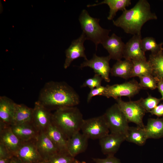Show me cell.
<instances>
[{
	"label": "cell",
	"instance_id": "6da1fadb",
	"mask_svg": "<svg viewBox=\"0 0 163 163\" xmlns=\"http://www.w3.org/2000/svg\"><path fill=\"white\" fill-rule=\"evenodd\" d=\"M39 102L50 110L74 107L80 103L78 94L64 82L51 81L46 82L40 91Z\"/></svg>",
	"mask_w": 163,
	"mask_h": 163
},
{
	"label": "cell",
	"instance_id": "7a4b0ae2",
	"mask_svg": "<svg viewBox=\"0 0 163 163\" xmlns=\"http://www.w3.org/2000/svg\"><path fill=\"white\" fill-rule=\"evenodd\" d=\"M157 19L155 14L151 12L148 2L140 0L133 8L123 11L113 22L114 25L121 28L126 33L133 35L141 34L142 28L146 22Z\"/></svg>",
	"mask_w": 163,
	"mask_h": 163
},
{
	"label": "cell",
	"instance_id": "3957f363",
	"mask_svg": "<svg viewBox=\"0 0 163 163\" xmlns=\"http://www.w3.org/2000/svg\"><path fill=\"white\" fill-rule=\"evenodd\" d=\"M83 120L81 112L75 106L59 108L52 115V122L68 139L79 131Z\"/></svg>",
	"mask_w": 163,
	"mask_h": 163
},
{
	"label": "cell",
	"instance_id": "277c9868",
	"mask_svg": "<svg viewBox=\"0 0 163 163\" xmlns=\"http://www.w3.org/2000/svg\"><path fill=\"white\" fill-rule=\"evenodd\" d=\"M78 20L87 40H90L94 43L97 50L98 45L102 44L109 37L111 30L101 27L99 24L100 19L91 17L85 9L82 11Z\"/></svg>",
	"mask_w": 163,
	"mask_h": 163
},
{
	"label": "cell",
	"instance_id": "5b68a950",
	"mask_svg": "<svg viewBox=\"0 0 163 163\" xmlns=\"http://www.w3.org/2000/svg\"><path fill=\"white\" fill-rule=\"evenodd\" d=\"M104 115L110 133L126 137L129 127V122L117 103L108 108Z\"/></svg>",
	"mask_w": 163,
	"mask_h": 163
},
{
	"label": "cell",
	"instance_id": "8992f818",
	"mask_svg": "<svg viewBox=\"0 0 163 163\" xmlns=\"http://www.w3.org/2000/svg\"><path fill=\"white\" fill-rule=\"evenodd\" d=\"M80 130L88 139H99L110 132L104 114L84 119Z\"/></svg>",
	"mask_w": 163,
	"mask_h": 163
},
{
	"label": "cell",
	"instance_id": "52a82bcc",
	"mask_svg": "<svg viewBox=\"0 0 163 163\" xmlns=\"http://www.w3.org/2000/svg\"><path fill=\"white\" fill-rule=\"evenodd\" d=\"M115 100L129 123L132 122L137 126L144 128L143 119L146 112L138 101L125 102L123 101L121 97Z\"/></svg>",
	"mask_w": 163,
	"mask_h": 163
},
{
	"label": "cell",
	"instance_id": "ba28073f",
	"mask_svg": "<svg viewBox=\"0 0 163 163\" xmlns=\"http://www.w3.org/2000/svg\"><path fill=\"white\" fill-rule=\"evenodd\" d=\"M103 95L107 98L112 97L116 100L122 96H126L129 98L138 94L142 89L139 83L135 80L120 84L112 85H107Z\"/></svg>",
	"mask_w": 163,
	"mask_h": 163
},
{
	"label": "cell",
	"instance_id": "9c48e42d",
	"mask_svg": "<svg viewBox=\"0 0 163 163\" xmlns=\"http://www.w3.org/2000/svg\"><path fill=\"white\" fill-rule=\"evenodd\" d=\"M111 59L109 56H99L96 54H93L92 58L85 60L82 63L79 68L89 67L92 69L95 74L101 76L104 81L109 82L110 81L109 74L111 68L109 61Z\"/></svg>",
	"mask_w": 163,
	"mask_h": 163
},
{
	"label": "cell",
	"instance_id": "30bf717a",
	"mask_svg": "<svg viewBox=\"0 0 163 163\" xmlns=\"http://www.w3.org/2000/svg\"><path fill=\"white\" fill-rule=\"evenodd\" d=\"M14 156L22 163H37L43 160L37 148L35 139L23 142Z\"/></svg>",
	"mask_w": 163,
	"mask_h": 163
},
{
	"label": "cell",
	"instance_id": "8fae6325",
	"mask_svg": "<svg viewBox=\"0 0 163 163\" xmlns=\"http://www.w3.org/2000/svg\"><path fill=\"white\" fill-rule=\"evenodd\" d=\"M87 40L85 34L82 32L77 39L73 40L69 46L66 50V58L64 64L65 69L68 68L72 62L80 57L84 58L85 60L88 59L85 53L84 43Z\"/></svg>",
	"mask_w": 163,
	"mask_h": 163
},
{
	"label": "cell",
	"instance_id": "7c38bea8",
	"mask_svg": "<svg viewBox=\"0 0 163 163\" xmlns=\"http://www.w3.org/2000/svg\"><path fill=\"white\" fill-rule=\"evenodd\" d=\"M52 114L44 106L36 101L33 108L32 123L39 132L44 131L52 121Z\"/></svg>",
	"mask_w": 163,
	"mask_h": 163
},
{
	"label": "cell",
	"instance_id": "4fadbf2b",
	"mask_svg": "<svg viewBox=\"0 0 163 163\" xmlns=\"http://www.w3.org/2000/svg\"><path fill=\"white\" fill-rule=\"evenodd\" d=\"M141 34L133 35L125 44L123 57L131 61L146 60L145 52L141 47Z\"/></svg>",
	"mask_w": 163,
	"mask_h": 163
},
{
	"label": "cell",
	"instance_id": "5bb4252c",
	"mask_svg": "<svg viewBox=\"0 0 163 163\" xmlns=\"http://www.w3.org/2000/svg\"><path fill=\"white\" fill-rule=\"evenodd\" d=\"M125 139L126 136L123 135L109 133L99 139L102 152L107 156H114Z\"/></svg>",
	"mask_w": 163,
	"mask_h": 163
},
{
	"label": "cell",
	"instance_id": "9a60e30c",
	"mask_svg": "<svg viewBox=\"0 0 163 163\" xmlns=\"http://www.w3.org/2000/svg\"><path fill=\"white\" fill-rule=\"evenodd\" d=\"M0 135V143L5 146L14 155L23 142L14 133L10 126L1 123Z\"/></svg>",
	"mask_w": 163,
	"mask_h": 163
},
{
	"label": "cell",
	"instance_id": "2e32d148",
	"mask_svg": "<svg viewBox=\"0 0 163 163\" xmlns=\"http://www.w3.org/2000/svg\"><path fill=\"white\" fill-rule=\"evenodd\" d=\"M35 140L37 149L43 160L48 161L60 152L44 131L39 132Z\"/></svg>",
	"mask_w": 163,
	"mask_h": 163
},
{
	"label": "cell",
	"instance_id": "e0dca14e",
	"mask_svg": "<svg viewBox=\"0 0 163 163\" xmlns=\"http://www.w3.org/2000/svg\"><path fill=\"white\" fill-rule=\"evenodd\" d=\"M101 44L107 51L111 59L117 61L123 58L125 44L121 38L115 33L109 36Z\"/></svg>",
	"mask_w": 163,
	"mask_h": 163
},
{
	"label": "cell",
	"instance_id": "ac0fdd59",
	"mask_svg": "<svg viewBox=\"0 0 163 163\" xmlns=\"http://www.w3.org/2000/svg\"><path fill=\"white\" fill-rule=\"evenodd\" d=\"M88 139L79 131L67 139V152L74 158L77 155L84 152L87 147Z\"/></svg>",
	"mask_w": 163,
	"mask_h": 163
},
{
	"label": "cell",
	"instance_id": "d6986e66",
	"mask_svg": "<svg viewBox=\"0 0 163 163\" xmlns=\"http://www.w3.org/2000/svg\"><path fill=\"white\" fill-rule=\"evenodd\" d=\"M43 131L50 139L60 152H68L67 150L68 139L52 121Z\"/></svg>",
	"mask_w": 163,
	"mask_h": 163
},
{
	"label": "cell",
	"instance_id": "ffe728a7",
	"mask_svg": "<svg viewBox=\"0 0 163 163\" xmlns=\"http://www.w3.org/2000/svg\"><path fill=\"white\" fill-rule=\"evenodd\" d=\"M15 103L5 96L0 97V121L7 125H12Z\"/></svg>",
	"mask_w": 163,
	"mask_h": 163
},
{
	"label": "cell",
	"instance_id": "44dd1931",
	"mask_svg": "<svg viewBox=\"0 0 163 163\" xmlns=\"http://www.w3.org/2000/svg\"><path fill=\"white\" fill-rule=\"evenodd\" d=\"M14 133L22 141H29L36 138L39 132L32 123L10 126Z\"/></svg>",
	"mask_w": 163,
	"mask_h": 163
},
{
	"label": "cell",
	"instance_id": "7402d4cb",
	"mask_svg": "<svg viewBox=\"0 0 163 163\" xmlns=\"http://www.w3.org/2000/svg\"><path fill=\"white\" fill-rule=\"evenodd\" d=\"M33 114V108L15 103L12 125L32 123Z\"/></svg>",
	"mask_w": 163,
	"mask_h": 163
},
{
	"label": "cell",
	"instance_id": "603a6c76",
	"mask_svg": "<svg viewBox=\"0 0 163 163\" xmlns=\"http://www.w3.org/2000/svg\"><path fill=\"white\" fill-rule=\"evenodd\" d=\"M132 67L131 60L126 59L117 60L111 68L110 73L112 76L127 79L131 78Z\"/></svg>",
	"mask_w": 163,
	"mask_h": 163
},
{
	"label": "cell",
	"instance_id": "cb8c5ba5",
	"mask_svg": "<svg viewBox=\"0 0 163 163\" xmlns=\"http://www.w3.org/2000/svg\"><path fill=\"white\" fill-rule=\"evenodd\" d=\"M131 3L130 0H104L99 3L88 5L87 7L95 6L103 4L107 5L110 8L107 19L109 20H111L116 15L118 11L121 10L123 11L126 9V7L130 5Z\"/></svg>",
	"mask_w": 163,
	"mask_h": 163
},
{
	"label": "cell",
	"instance_id": "d4e9b609",
	"mask_svg": "<svg viewBox=\"0 0 163 163\" xmlns=\"http://www.w3.org/2000/svg\"><path fill=\"white\" fill-rule=\"evenodd\" d=\"M144 129L148 139L163 137V118L148 119Z\"/></svg>",
	"mask_w": 163,
	"mask_h": 163
},
{
	"label": "cell",
	"instance_id": "484cf974",
	"mask_svg": "<svg viewBox=\"0 0 163 163\" xmlns=\"http://www.w3.org/2000/svg\"><path fill=\"white\" fill-rule=\"evenodd\" d=\"M148 61L152 67V75L157 82L163 81V51L156 54L151 53Z\"/></svg>",
	"mask_w": 163,
	"mask_h": 163
},
{
	"label": "cell",
	"instance_id": "4316f807",
	"mask_svg": "<svg viewBox=\"0 0 163 163\" xmlns=\"http://www.w3.org/2000/svg\"><path fill=\"white\" fill-rule=\"evenodd\" d=\"M144 128L129 127L125 140L138 145H143L148 139Z\"/></svg>",
	"mask_w": 163,
	"mask_h": 163
},
{
	"label": "cell",
	"instance_id": "83f0119b",
	"mask_svg": "<svg viewBox=\"0 0 163 163\" xmlns=\"http://www.w3.org/2000/svg\"><path fill=\"white\" fill-rule=\"evenodd\" d=\"M133 67L131 78L139 77L152 74V68L150 63L147 60L132 61Z\"/></svg>",
	"mask_w": 163,
	"mask_h": 163
},
{
	"label": "cell",
	"instance_id": "f1b7e54d",
	"mask_svg": "<svg viewBox=\"0 0 163 163\" xmlns=\"http://www.w3.org/2000/svg\"><path fill=\"white\" fill-rule=\"evenodd\" d=\"M163 43L160 44L157 43L155 39L152 37H147L142 39L141 47L145 52L150 51L152 54H156L163 51Z\"/></svg>",
	"mask_w": 163,
	"mask_h": 163
},
{
	"label": "cell",
	"instance_id": "f546056e",
	"mask_svg": "<svg viewBox=\"0 0 163 163\" xmlns=\"http://www.w3.org/2000/svg\"><path fill=\"white\" fill-rule=\"evenodd\" d=\"M161 100H162L161 98H158L149 95L145 98H141L137 101L147 113L149 112L156 107Z\"/></svg>",
	"mask_w": 163,
	"mask_h": 163
},
{
	"label": "cell",
	"instance_id": "4dcf8cb0",
	"mask_svg": "<svg viewBox=\"0 0 163 163\" xmlns=\"http://www.w3.org/2000/svg\"><path fill=\"white\" fill-rule=\"evenodd\" d=\"M75 159L67 152H59L52 157L48 163H72Z\"/></svg>",
	"mask_w": 163,
	"mask_h": 163
},
{
	"label": "cell",
	"instance_id": "1f68e13d",
	"mask_svg": "<svg viewBox=\"0 0 163 163\" xmlns=\"http://www.w3.org/2000/svg\"><path fill=\"white\" fill-rule=\"evenodd\" d=\"M139 85L142 88L153 90L157 88V82L151 75H147L139 77Z\"/></svg>",
	"mask_w": 163,
	"mask_h": 163
},
{
	"label": "cell",
	"instance_id": "d6a6232c",
	"mask_svg": "<svg viewBox=\"0 0 163 163\" xmlns=\"http://www.w3.org/2000/svg\"><path fill=\"white\" fill-rule=\"evenodd\" d=\"M103 79L102 77L97 74H95L92 78L86 80L81 87L82 88L88 87L91 90L101 86V82Z\"/></svg>",
	"mask_w": 163,
	"mask_h": 163
},
{
	"label": "cell",
	"instance_id": "836d02e7",
	"mask_svg": "<svg viewBox=\"0 0 163 163\" xmlns=\"http://www.w3.org/2000/svg\"><path fill=\"white\" fill-rule=\"evenodd\" d=\"M105 91V87L102 85L91 90L88 95L87 101L89 103L92 98L96 96H102L104 93Z\"/></svg>",
	"mask_w": 163,
	"mask_h": 163
},
{
	"label": "cell",
	"instance_id": "e575fe53",
	"mask_svg": "<svg viewBox=\"0 0 163 163\" xmlns=\"http://www.w3.org/2000/svg\"><path fill=\"white\" fill-rule=\"evenodd\" d=\"M95 163H121L120 160L114 156H107L105 158H93Z\"/></svg>",
	"mask_w": 163,
	"mask_h": 163
},
{
	"label": "cell",
	"instance_id": "d590c367",
	"mask_svg": "<svg viewBox=\"0 0 163 163\" xmlns=\"http://www.w3.org/2000/svg\"><path fill=\"white\" fill-rule=\"evenodd\" d=\"M13 156V155L7 148L0 143V158H12Z\"/></svg>",
	"mask_w": 163,
	"mask_h": 163
},
{
	"label": "cell",
	"instance_id": "8d00e7d4",
	"mask_svg": "<svg viewBox=\"0 0 163 163\" xmlns=\"http://www.w3.org/2000/svg\"><path fill=\"white\" fill-rule=\"evenodd\" d=\"M152 115H155L158 117L163 116V103L158 105L149 112Z\"/></svg>",
	"mask_w": 163,
	"mask_h": 163
},
{
	"label": "cell",
	"instance_id": "74e56055",
	"mask_svg": "<svg viewBox=\"0 0 163 163\" xmlns=\"http://www.w3.org/2000/svg\"><path fill=\"white\" fill-rule=\"evenodd\" d=\"M157 88L162 96L161 98L163 100V81L157 82Z\"/></svg>",
	"mask_w": 163,
	"mask_h": 163
},
{
	"label": "cell",
	"instance_id": "f35d334b",
	"mask_svg": "<svg viewBox=\"0 0 163 163\" xmlns=\"http://www.w3.org/2000/svg\"><path fill=\"white\" fill-rule=\"evenodd\" d=\"M12 158H0V163H9Z\"/></svg>",
	"mask_w": 163,
	"mask_h": 163
},
{
	"label": "cell",
	"instance_id": "ab89813d",
	"mask_svg": "<svg viewBox=\"0 0 163 163\" xmlns=\"http://www.w3.org/2000/svg\"><path fill=\"white\" fill-rule=\"evenodd\" d=\"M9 163H22L17 158L14 156Z\"/></svg>",
	"mask_w": 163,
	"mask_h": 163
},
{
	"label": "cell",
	"instance_id": "60d3db41",
	"mask_svg": "<svg viewBox=\"0 0 163 163\" xmlns=\"http://www.w3.org/2000/svg\"><path fill=\"white\" fill-rule=\"evenodd\" d=\"M72 163H86L84 161L81 162L75 159V160H74V161H73Z\"/></svg>",
	"mask_w": 163,
	"mask_h": 163
},
{
	"label": "cell",
	"instance_id": "b9f144b4",
	"mask_svg": "<svg viewBox=\"0 0 163 163\" xmlns=\"http://www.w3.org/2000/svg\"><path fill=\"white\" fill-rule=\"evenodd\" d=\"M37 163H48V161L43 160Z\"/></svg>",
	"mask_w": 163,
	"mask_h": 163
},
{
	"label": "cell",
	"instance_id": "7bdbcfd3",
	"mask_svg": "<svg viewBox=\"0 0 163 163\" xmlns=\"http://www.w3.org/2000/svg\"><path fill=\"white\" fill-rule=\"evenodd\" d=\"M162 49H163V43Z\"/></svg>",
	"mask_w": 163,
	"mask_h": 163
}]
</instances>
